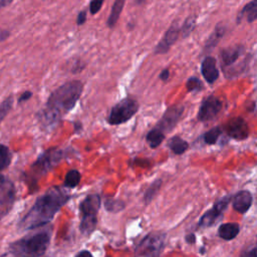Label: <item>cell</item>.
Listing matches in <instances>:
<instances>
[{"mask_svg":"<svg viewBox=\"0 0 257 257\" xmlns=\"http://www.w3.org/2000/svg\"><path fill=\"white\" fill-rule=\"evenodd\" d=\"M103 2H104V0H91L90 4H89V12L92 15L96 14L99 11V9L101 8Z\"/></svg>","mask_w":257,"mask_h":257,"instance_id":"cell-31","label":"cell"},{"mask_svg":"<svg viewBox=\"0 0 257 257\" xmlns=\"http://www.w3.org/2000/svg\"><path fill=\"white\" fill-rule=\"evenodd\" d=\"M81 180V175L77 170H70L67 172L64 179V186L68 188H75Z\"/></svg>","mask_w":257,"mask_h":257,"instance_id":"cell-23","label":"cell"},{"mask_svg":"<svg viewBox=\"0 0 257 257\" xmlns=\"http://www.w3.org/2000/svg\"><path fill=\"white\" fill-rule=\"evenodd\" d=\"M195 235L194 234H190V235H188L187 237H186V241L188 242V243H195Z\"/></svg>","mask_w":257,"mask_h":257,"instance_id":"cell-39","label":"cell"},{"mask_svg":"<svg viewBox=\"0 0 257 257\" xmlns=\"http://www.w3.org/2000/svg\"><path fill=\"white\" fill-rule=\"evenodd\" d=\"M10 35V31L6 30V29H2L0 30V42H3L4 40H6Z\"/></svg>","mask_w":257,"mask_h":257,"instance_id":"cell-35","label":"cell"},{"mask_svg":"<svg viewBox=\"0 0 257 257\" xmlns=\"http://www.w3.org/2000/svg\"><path fill=\"white\" fill-rule=\"evenodd\" d=\"M75 257H92V255H91V253H90L89 251H87V250H82V251L78 252V253L75 255Z\"/></svg>","mask_w":257,"mask_h":257,"instance_id":"cell-37","label":"cell"},{"mask_svg":"<svg viewBox=\"0 0 257 257\" xmlns=\"http://www.w3.org/2000/svg\"><path fill=\"white\" fill-rule=\"evenodd\" d=\"M62 152L60 150L50 149L45 151L42 155L39 156L37 161L33 164L32 170L34 174L42 175L50 170L55 164H57L61 159Z\"/></svg>","mask_w":257,"mask_h":257,"instance_id":"cell-7","label":"cell"},{"mask_svg":"<svg viewBox=\"0 0 257 257\" xmlns=\"http://www.w3.org/2000/svg\"><path fill=\"white\" fill-rule=\"evenodd\" d=\"M246 257H257V248H254L253 250L248 252Z\"/></svg>","mask_w":257,"mask_h":257,"instance_id":"cell-40","label":"cell"},{"mask_svg":"<svg viewBox=\"0 0 257 257\" xmlns=\"http://www.w3.org/2000/svg\"><path fill=\"white\" fill-rule=\"evenodd\" d=\"M240 231V227L237 223H225L219 227L218 234L224 240H232Z\"/></svg>","mask_w":257,"mask_h":257,"instance_id":"cell-18","label":"cell"},{"mask_svg":"<svg viewBox=\"0 0 257 257\" xmlns=\"http://www.w3.org/2000/svg\"><path fill=\"white\" fill-rule=\"evenodd\" d=\"M13 101H14V97L12 94H10L1 102V104H0V123L6 117V115L9 113V111L11 110Z\"/></svg>","mask_w":257,"mask_h":257,"instance_id":"cell-26","label":"cell"},{"mask_svg":"<svg viewBox=\"0 0 257 257\" xmlns=\"http://www.w3.org/2000/svg\"><path fill=\"white\" fill-rule=\"evenodd\" d=\"M244 17L247 19L248 22H253L257 20V0L250 1L242 8V10L238 14L237 22L239 23Z\"/></svg>","mask_w":257,"mask_h":257,"instance_id":"cell-17","label":"cell"},{"mask_svg":"<svg viewBox=\"0 0 257 257\" xmlns=\"http://www.w3.org/2000/svg\"><path fill=\"white\" fill-rule=\"evenodd\" d=\"M169 76H170V70L168 68H165L162 70V72L160 73V78L164 81L168 80L169 79Z\"/></svg>","mask_w":257,"mask_h":257,"instance_id":"cell-36","label":"cell"},{"mask_svg":"<svg viewBox=\"0 0 257 257\" xmlns=\"http://www.w3.org/2000/svg\"><path fill=\"white\" fill-rule=\"evenodd\" d=\"M11 158L12 155L9 149L6 146L0 144V171L6 169L10 165Z\"/></svg>","mask_w":257,"mask_h":257,"instance_id":"cell-24","label":"cell"},{"mask_svg":"<svg viewBox=\"0 0 257 257\" xmlns=\"http://www.w3.org/2000/svg\"><path fill=\"white\" fill-rule=\"evenodd\" d=\"M69 195L60 187H52L37 198L34 205L18 223L21 231H28L48 224L68 202Z\"/></svg>","mask_w":257,"mask_h":257,"instance_id":"cell-1","label":"cell"},{"mask_svg":"<svg viewBox=\"0 0 257 257\" xmlns=\"http://www.w3.org/2000/svg\"><path fill=\"white\" fill-rule=\"evenodd\" d=\"M168 146L172 150V152L176 155H182L189 148L188 142H186L185 140H183L178 136L171 138L168 142Z\"/></svg>","mask_w":257,"mask_h":257,"instance_id":"cell-21","label":"cell"},{"mask_svg":"<svg viewBox=\"0 0 257 257\" xmlns=\"http://www.w3.org/2000/svg\"><path fill=\"white\" fill-rule=\"evenodd\" d=\"M222 109L221 100L215 95L206 97L200 105L198 111V119L201 121H208L213 119Z\"/></svg>","mask_w":257,"mask_h":257,"instance_id":"cell-9","label":"cell"},{"mask_svg":"<svg viewBox=\"0 0 257 257\" xmlns=\"http://www.w3.org/2000/svg\"><path fill=\"white\" fill-rule=\"evenodd\" d=\"M100 196L98 194H90L86 196L80 203L81 221L79 229L83 234H90L96 227L97 212L100 208Z\"/></svg>","mask_w":257,"mask_h":257,"instance_id":"cell-4","label":"cell"},{"mask_svg":"<svg viewBox=\"0 0 257 257\" xmlns=\"http://www.w3.org/2000/svg\"><path fill=\"white\" fill-rule=\"evenodd\" d=\"M201 72L205 80L212 84L219 77V70L216 66V59L213 56H206L201 64Z\"/></svg>","mask_w":257,"mask_h":257,"instance_id":"cell-15","label":"cell"},{"mask_svg":"<svg viewBox=\"0 0 257 257\" xmlns=\"http://www.w3.org/2000/svg\"><path fill=\"white\" fill-rule=\"evenodd\" d=\"M165 235L151 233L147 235L136 247V257H159L164 246Z\"/></svg>","mask_w":257,"mask_h":257,"instance_id":"cell-6","label":"cell"},{"mask_svg":"<svg viewBox=\"0 0 257 257\" xmlns=\"http://www.w3.org/2000/svg\"><path fill=\"white\" fill-rule=\"evenodd\" d=\"M146 140H147L149 146H150L152 149H156V148H158V147L163 143V141L165 140V134H164L162 131H160L159 128L155 127V128L151 130V131L147 134Z\"/></svg>","mask_w":257,"mask_h":257,"instance_id":"cell-22","label":"cell"},{"mask_svg":"<svg viewBox=\"0 0 257 257\" xmlns=\"http://www.w3.org/2000/svg\"><path fill=\"white\" fill-rule=\"evenodd\" d=\"M231 196H226L224 198H222L221 200H219L218 202L215 203V205L213 206V208L209 211H207L200 219L199 221V225L201 227H208V226H212L217 220L218 218L222 215L223 211L227 208L229 202H230Z\"/></svg>","mask_w":257,"mask_h":257,"instance_id":"cell-12","label":"cell"},{"mask_svg":"<svg viewBox=\"0 0 257 257\" xmlns=\"http://www.w3.org/2000/svg\"><path fill=\"white\" fill-rule=\"evenodd\" d=\"M225 27L222 24H218L214 31L210 34V36L208 37L206 43H205V50L206 51H210L212 50L217 44L218 42L222 39L224 33H225Z\"/></svg>","mask_w":257,"mask_h":257,"instance_id":"cell-19","label":"cell"},{"mask_svg":"<svg viewBox=\"0 0 257 257\" xmlns=\"http://www.w3.org/2000/svg\"><path fill=\"white\" fill-rule=\"evenodd\" d=\"M50 239L49 231L26 235L10 244V253L16 257H41L46 252Z\"/></svg>","mask_w":257,"mask_h":257,"instance_id":"cell-3","label":"cell"},{"mask_svg":"<svg viewBox=\"0 0 257 257\" xmlns=\"http://www.w3.org/2000/svg\"><path fill=\"white\" fill-rule=\"evenodd\" d=\"M221 134H222L221 127H219V126L212 127L207 133H205L204 141L208 145H214L217 142V140L219 139V137L221 136Z\"/></svg>","mask_w":257,"mask_h":257,"instance_id":"cell-27","label":"cell"},{"mask_svg":"<svg viewBox=\"0 0 257 257\" xmlns=\"http://www.w3.org/2000/svg\"><path fill=\"white\" fill-rule=\"evenodd\" d=\"M84 68V64L81 62V60H76L75 61V64L73 65V67H72V72L73 73H78V72H80L82 69Z\"/></svg>","mask_w":257,"mask_h":257,"instance_id":"cell-33","label":"cell"},{"mask_svg":"<svg viewBox=\"0 0 257 257\" xmlns=\"http://www.w3.org/2000/svg\"><path fill=\"white\" fill-rule=\"evenodd\" d=\"M147 0H136V3L137 4H139V5H141V4H143L144 2H146Z\"/></svg>","mask_w":257,"mask_h":257,"instance_id":"cell-42","label":"cell"},{"mask_svg":"<svg viewBox=\"0 0 257 257\" xmlns=\"http://www.w3.org/2000/svg\"><path fill=\"white\" fill-rule=\"evenodd\" d=\"M15 186L6 176L0 175V208L9 211L15 200Z\"/></svg>","mask_w":257,"mask_h":257,"instance_id":"cell-10","label":"cell"},{"mask_svg":"<svg viewBox=\"0 0 257 257\" xmlns=\"http://www.w3.org/2000/svg\"><path fill=\"white\" fill-rule=\"evenodd\" d=\"M139 106L138 100L133 97H125L121 99L111 107L107 116L108 123L117 125L126 122L138 112Z\"/></svg>","mask_w":257,"mask_h":257,"instance_id":"cell-5","label":"cell"},{"mask_svg":"<svg viewBox=\"0 0 257 257\" xmlns=\"http://www.w3.org/2000/svg\"><path fill=\"white\" fill-rule=\"evenodd\" d=\"M252 195L249 191H240L233 197V208L239 213H245L252 205Z\"/></svg>","mask_w":257,"mask_h":257,"instance_id":"cell-16","label":"cell"},{"mask_svg":"<svg viewBox=\"0 0 257 257\" xmlns=\"http://www.w3.org/2000/svg\"><path fill=\"white\" fill-rule=\"evenodd\" d=\"M180 34H181V27L179 26L178 22L175 21L171 24V26L166 31L163 39L155 47V53L156 54L167 53L171 48V46L177 41Z\"/></svg>","mask_w":257,"mask_h":257,"instance_id":"cell-13","label":"cell"},{"mask_svg":"<svg viewBox=\"0 0 257 257\" xmlns=\"http://www.w3.org/2000/svg\"><path fill=\"white\" fill-rule=\"evenodd\" d=\"M32 96V92L31 91H24L18 98V102L19 103H22V102H25L27 101L28 99H30Z\"/></svg>","mask_w":257,"mask_h":257,"instance_id":"cell-34","label":"cell"},{"mask_svg":"<svg viewBox=\"0 0 257 257\" xmlns=\"http://www.w3.org/2000/svg\"><path fill=\"white\" fill-rule=\"evenodd\" d=\"M196 26V17L195 16H189L185 19L183 25L181 26V35L182 37H188L192 31L194 30Z\"/></svg>","mask_w":257,"mask_h":257,"instance_id":"cell-25","label":"cell"},{"mask_svg":"<svg viewBox=\"0 0 257 257\" xmlns=\"http://www.w3.org/2000/svg\"><path fill=\"white\" fill-rule=\"evenodd\" d=\"M186 86H187L188 91H192V92L199 91L203 88L202 81L198 77H195V76H192L188 79V81L186 83Z\"/></svg>","mask_w":257,"mask_h":257,"instance_id":"cell-30","label":"cell"},{"mask_svg":"<svg viewBox=\"0 0 257 257\" xmlns=\"http://www.w3.org/2000/svg\"><path fill=\"white\" fill-rule=\"evenodd\" d=\"M184 111V106L180 104H174L167 108L161 119L158 121L156 127L162 131L164 134L171 132L178 121L180 120Z\"/></svg>","mask_w":257,"mask_h":257,"instance_id":"cell-8","label":"cell"},{"mask_svg":"<svg viewBox=\"0 0 257 257\" xmlns=\"http://www.w3.org/2000/svg\"><path fill=\"white\" fill-rule=\"evenodd\" d=\"M244 52V46L237 44L233 46L226 47L220 52V63L223 68V71L233 66L234 63L239 59V57Z\"/></svg>","mask_w":257,"mask_h":257,"instance_id":"cell-14","label":"cell"},{"mask_svg":"<svg viewBox=\"0 0 257 257\" xmlns=\"http://www.w3.org/2000/svg\"><path fill=\"white\" fill-rule=\"evenodd\" d=\"M124 3H125V0H114V3L111 7V11L107 17V21H106V25L109 27V28H113L114 25L116 24L119 16H120V13L122 11V8L124 6Z\"/></svg>","mask_w":257,"mask_h":257,"instance_id":"cell-20","label":"cell"},{"mask_svg":"<svg viewBox=\"0 0 257 257\" xmlns=\"http://www.w3.org/2000/svg\"><path fill=\"white\" fill-rule=\"evenodd\" d=\"M14 0H0V9L8 6L9 4H11Z\"/></svg>","mask_w":257,"mask_h":257,"instance_id":"cell-38","label":"cell"},{"mask_svg":"<svg viewBox=\"0 0 257 257\" xmlns=\"http://www.w3.org/2000/svg\"><path fill=\"white\" fill-rule=\"evenodd\" d=\"M0 257H16V256L13 255L12 253H7V254H4V255H1Z\"/></svg>","mask_w":257,"mask_h":257,"instance_id":"cell-41","label":"cell"},{"mask_svg":"<svg viewBox=\"0 0 257 257\" xmlns=\"http://www.w3.org/2000/svg\"><path fill=\"white\" fill-rule=\"evenodd\" d=\"M85 20H86V11H85V10H81V11L77 14L76 23H77V25H82V24H84Z\"/></svg>","mask_w":257,"mask_h":257,"instance_id":"cell-32","label":"cell"},{"mask_svg":"<svg viewBox=\"0 0 257 257\" xmlns=\"http://www.w3.org/2000/svg\"><path fill=\"white\" fill-rule=\"evenodd\" d=\"M104 207L107 211L112 212V213H116L119 212L121 210H123L124 208V203L119 201V200H113V199H107L104 202Z\"/></svg>","mask_w":257,"mask_h":257,"instance_id":"cell-29","label":"cell"},{"mask_svg":"<svg viewBox=\"0 0 257 257\" xmlns=\"http://www.w3.org/2000/svg\"><path fill=\"white\" fill-rule=\"evenodd\" d=\"M161 185H162V181H161V180H157V181H155L153 184L150 185V187H149L148 190L146 191L145 197H144V200H145L146 203L151 202V200L155 197V195H156V194L158 193V191L160 190Z\"/></svg>","mask_w":257,"mask_h":257,"instance_id":"cell-28","label":"cell"},{"mask_svg":"<svg viewBox=\"0 0 257 257\" xmlns=\"http://www.w3.org/2000/svg\"><path fill=\"white\" fill-rule=\"evenodd\" d=\"M83 84L79 80H70L57 87L49 95L46 102V109L59 119L70 111L79 99Z\"/></svg>","mask_w":257,"mask_h":257,"instance_id":"cell-2","label":"cell"},{"mask_svg":"<svg viewBox=\"0 0 257 257\" xmlns=\"http://www.w3.org/2000/svg\"><path fill=\"white\" fill-rule=\"evenodd\" d=\"M225 131L229 137L238 141L246 140L249 136V126L241 116L230 118L225 124Z\"/></svg>","mask_w":257,"mask_h":257,"instance_id":"cell-11","label":"cell"}]
</instances>
